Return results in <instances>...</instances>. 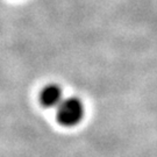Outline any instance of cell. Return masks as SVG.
I'll use <instances>...</instances> for the list:
<instances>
[{
	"instance_id": "6da1fadb",
	"label": "cell",
	"mask_w": 157,
	"mask_h": 157,
	"mask_svg": "<svg viewBox=\"0 0 157 157\" xmlns=\"http://www.w3.org/2000/svg\"><path fill=\"white\" fill-rule=\"evenodd\" d=\"M57 120L65 127H72L84 117V106L78 98H67L57 106Z\"/></svg>"
},
{
	"instance_id": "7a4b0ae2",
	"label": "cell",
	"mask_w": 157,
	"mask_h": 157,
	"mask_svg": "<svg viewBox=\"0 0 157 157\" xmlns=\"http://www.w3.org/2000/svg\"><path fill=\"white\" fill-rule=\"evenodd\" d=\"M62 89L57 84L47 85L40 94V101L44 107H57L63 101Z\"/></svg>"
}]
</instances>
